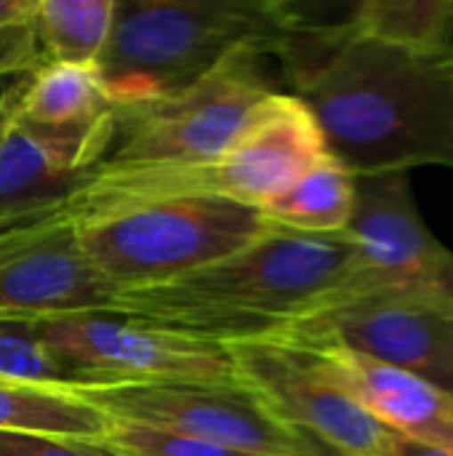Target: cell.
Instances as JSON below:
<instances>
[{"label": "cell", "instance_id": "24", "mask_svg": "<svg viewBox=\"0 0 453 456\" xmlns=\"http://www.w3.org/2000/svg\"><path fill=\"white\" fill-rule=\"evenodd\" d=\"M390 456H453L451 452H441V449H430V446H422V444H414V441H406V438H398L392 441V454Z\"/></svg>", "mask_w": 453, "mask_h": 456}, {"label": "cell", "instance_id": "15", "mask_svg": "<svg viewBox=\"0 0 453 456\" xmlns=\"http://www.w3.org/2000/svg\"><path fill=\"white\" fill-rule=\"evenodd\" d=\"M355 208V174L331 152L323 155L262 214L270 224L304 235H342Z\"/></svg>", "mask_w": 453, "mask_h": 456}, {"label": "cell", "instance_id": "20", "mask_svg": "<svg viewBox=\"0 0 453 456\" xmlns=\"http://www.w3.org/2000/svg\"><path fill=\"white\" fill-rule=\"evenodd\" d=\"M104 441L123 456H254L184 433L136 422H112Z\"/></svg>", "mask_w": 453, "mask_h": 456}, {"label": "cell", "instance_id": "3", "mask_svg": "<svg viewBox=\"0 0 453 456\" xmlns=\"http://www.w3.org/2000/svg\"><path fill=\"white\" fill-rule=\"evenodd\" d=\"M294 3L115 0V24L96 72L115 107L179 91L243 48L278 53Z\"/></svg>", "mask_w": 453, "mask_h": 456}, {"label": "cell", "instance_id": "6", "mask_svg": "<svg viewBox=\"0 0 453 456\" xmlns=\"http://www.w3.org/2000/svg\"><path fill=\"white\" fill-rule=\"evenodd\" d=\"M35 326L45 347L75 374L77 387L238 379L224 345L115 310L59 315Z\"/></svg>", "mask_w": 453, "mask_h": 456}, {"label": "cell", "instance_id": "18", "mask_svg": "<svg viewBox=\"0 0 453 456\" xmlns=\"http://www.w3.org/2000/svg\"><path fill=\"white\" fill-rule=\"evenodd\" d=\"M352 27L384 45L438 59L453 43V0H363Z\"/></svg>", "mask_w": 453, "mask_h": 456}, {"label": "cell", "instance_id": "5", "mask_svg": "<svg viewBox=\"0 0 453 456\" xmlns=\"http://www.w3.org/2000/svg\"><path fill=\"white\" fill-rule=\"evenodd\" d=\"M75 224L83 254L115 294L203 270L275 227L259 208L224 198L158 200Z\"/></svg>", "mask_w": 453, "mask_h": 456}, {"label": "cell", "instance_id": "23", "mask_svg": "<svg viewBox=\"0 0 453 456\" xmlns=\"http://www.w3.org/2000/svg\"><path fill=\"white\" fill-rule=\"evenodd\" d=\"M37 69V67H35ZM35 69H16V72H0V131L11 123L13 110L32 77Z\"/></svg>", "mask_w": 453, "mask_h": 456}, {"label": "cell", "instance_id": "10", "mask_svg": "<svg viewBox=\"0 0 453 456\" xmlns=\"http://www.w3.org/2000/svg\"><path fill=\"white\" fill-rule=\"evenodd\" d=\"M344 235L358 254L355 283L344 297L374 289L453 294V251L425 224L411 192V171L355 176V208Z\"/></svg>", "mask_w": 453, "mask_h": 456}, {"label": "cell", "instance_id": "16", "mask_svg": "<svg viewBox=\"0 0 453 456\" xmlns=\"http://www.w3.org/2000/svg\"><path fill=\"white\" fill-rule=\"evenodd\" d=\"M112 419L75 390L0 379V433H43L104 441Z\"/></svg>", "mask_w": 453, "mask_h": 456}, {"label": "cell", "instance_id": "19", "mask_svg": "<svg viewBox=\"0 0 453 456\" xmlns=\"http://www.w3.org/2000/svg\"><path fill=\"white\" fill-rule=\"evenodd\" d=\"M0 379L75 390V374L45 347L29 321H0Z\"/></svg>", "mask_w": 453, "mask_h": 456}, {"label": "cell", "instance_id": "1", "mask_svg": "<svg viewBox=\"0 0 453 456\" xmlns=\"http://www.w3.org/2000/svg\"><path fill=\"white\" fill-rule=\"evenodd\" d=\"M280 59L326 150L355 176L453 166L451 99L435 59L376 43L344 16L294 3Z\"/></svg>", "mask_w": 453, "mask_h": 456}, {"label": "cell", "instance_id": "8", "mask_svg": "<svg viewBox=\"0 0 453 456\" xmlns=\"http://www.w3.org/2000/svg\"><path fill=\"white\" fill-rule=\"evenodd\" d=\"M75 393L112 422L184 433L254 456H328L283 425L243 382L93 385Z\"/></svg>", "mask_w": 453, "mask_h": 456}, {"label": "cell", "instance_id": "11", "mask_svg": "<svg viewBox=\"0 0 453 456\" xmlns=\"http://www.w3.org/2000/svg\"><path fill=\"white\" fill-rule=\"evenodd\" d=\"M115 289L83 254L61 208L0 230V321H48L112 310Z\"/></svg>", "mask_w": 453, "mask_h": 456}, {"label": "cell", "instance_id": "13", "mask_svg": "<svg viewBox=\"0 0 453 456\" xmlns=\"http://www.w3.org/2000/svg\"><path fill=\"white\" fill-rule=\"evenodd\" d=\"M302 347L312 350L334 382L384 430L398 438L453 454V395L411 371L374 361L347 347Z\"/></svg>", "mask_w": 453, "mask_h": 456}, {"label": "cell", "instance_id": "4", "mask_svg": "<svg viewBox=\"0 0 453 456\" xmlns=\"http://www.w3.org/2000/svg\"><path fill=\"white\" fill-rule=\"evenodd\" d=\"M270 59L264 48H243L179 91L115 107L109 147L93 168H192L219 160L264 99L278 94Z\"/></svg>", "mask_w": 453, "mask_h": 456}, {"label": "cell", "instance_id": "12", "mask_svg": "<svg viewBox=\"0 0 453 456\" xmlns=\"http://www.w3.org/2000/svg\"><path fill=\"white\" fill-rule=\"evenodd\" d=\"M11 123L64 168L91 174L109 147L115 104L96 67L40 64Z\"/></svg>", "mask_w": 453, "mask_h": 456}, {"label": "cell", "instance_id": "2", "mask_svg": "<svg viewBox=\"0 0 453 456\" xmlns=\"http://www.w3.org/2000/svg\"><path fill=\"white\" fill-rule=\"evenodd\" d=\"M358 273L352 240L272 227L248 248L182 278L117 291L112 310L216 345L278 337L344 297Z\"/></svg>", "mask_w": 453, "mask_h": 456}, {"label": "cell", "instance_id": "22", "mask_svg": "<svg viewBox=\"0 0 453 456\" xmlns=\"http://www.w3.org/2000/svg\"><path fill=\"white\" fill-rule=\"evenodd\" d=\"M0 456H123L107 441L43 436V433H0Z\"/></svg>", "mask_w": 453, "mask_h": 456}, {"label": "cell", "instance_id": "9", "mask_svg": "<svg viewBox=\"0 0 453 456\" xmlns=\"http://www.w3.org/2000/svg\"><path fill=\"white\" fill-rule=\"evenodd\" d=\"M224 350L238 382L328 456L392 454L395 436L334 382L312 350L286 337L232 342Z\"/></svg>", "mask_w": 453, "mask_h": 456}, {"label": "cell", "instance_id": "17", "mask_svg": "<svg viewBox=\"0 0 453 456\" xmlns=\"http://www.w3.org/2000/svg\"><path fill=\"white\" fill-rule=\"evenodd\" d=\"M115 24V0H35L40 64L96 67Z\"/></svg>", "mask_w": 453, "mask_h": 456}, {"label": "cell", "instance_id": "25", "mask_svg": "<svg viewBox=\"0 0 453 456\" xmlns=\"http://www.w3.org/2000/svg\"><path fill=\"white\" fill-rule=\"evenodd\" d=\"M438 67H441V75L446 80V88H449V99H451V120H453V43L446 48V53H441L438 59Z\"/></svg>", "mask_w": 453, "mask_h": 456}, {"label": "cell", "instance_id": "7", "mask_svg": "<svg viewBox=\"0 0 453 456\" xmlns=\"http://www.w3.org/2000/svg\"><path fill=\"white\" fill-rule=\"evenodd\" d=\"M299 345H336L411 371L453 395V294L374 289L342 297L283 334Z\"/></svg>", "mask_w": 453, "mask_h": 456}, {"label": "cell", "instance_id": "14", "mask_svg": "<svg viewBox=\"0 0 453 456\" xmlns=\"http://www.w3.org/2000/svg\"><path fill=\"white\" fill-rule=\"evenodd\" d=\"M85 176L56 163L32 136L8 123L0 131V230L64 208Z\"/></svg>", "mask_w": 453, "mask_h": 456}, {"label": "cell", "instance_id": "21", "mask_svg": "<svg viewBox=\"0 0 453 456\" xmlns=\"http://www.w3.org/2000/svg\"><path fill=\"white\" fill-rule=\"evenodd\" d=\"M32 11L35 0H0V72L40 67Z\"/></svg>", "mask_w": 453, "mask_h": 456}]
</instances>
